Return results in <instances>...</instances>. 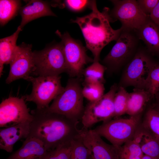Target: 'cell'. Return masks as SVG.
Segmentation results:
<instances>
[{"instance_id": "cell-17", "label": "cell", "mask_w": 159, "mask_h": 159, "mask_svg": "<svg viewBox=\"0 0 159 159\" xmlns=\"http://www.w3.org/2000/svg\"><path fill=\"white\" fill-rule=\"evenodd\" d=\"M47 151L41 141L34 137H28L21 147L6 159H39Z\"/></svg>"}, {"instance_id": "cell-15", "label": "cell", "mask_w": 159, "mask_h": 159, "mask_svg": "<svg viewBox=\"0 0 159 159\" xmlns=\"http://www.w3.org/2000/svg\"><path fill=\"white\" fill-rule=\"evenodd\" d=\"M31 122L22 123L0 130V148L11 153L15 143L29 135Z\"/></svg>"}, {"instance_id": "cell-5", "label": "cell", "mask_w": 159, "mask_h": 159, "mask_svg": "<svg viewBox=\"0 0 159 159\" xmlns=\"http://www.w3.org/2000/svg\"><path fill=\"white\" fill-rule=\"evenodd\" d=\"M33 54L34 67L32 75L57 76L66 72V61L61 42L42 50L33 51Z\"/></svg>"}, {"instance_id": "cell-21", "label": "cell", "mask_w": 159, "mask_h": 159, "mask_svg": "<svg viewBox=\"0 0 159 159\" xmlns=\"http://www.w3.org/2000/svg\"><path fill=\"white\" fill-rule=\"evenodd\" d=\"M21 29L19 26L11 35L0 40V77L2 74L4 64H10L14 57L17 46L16 41Z\"/></svg>"}, {"instance_id": "cell-20", "label": "cell", "mask_w": 159, "mask_h": 159, "mask_svg": "<svg viewBox=\"0 0 159 159\" xmlns=\"http://www.w3.org/2000/svg\"><path fill=\"white\" fill-rule=\"evenodd\" d=\"M136 31L150 51L159 52V28L149 18Z\"/></svg>"}, {"instance_id": "cell-11", "label": "cell", "mask_w": 159, "mask_h": 159, "mask_svg": "<svg viewBox=\"0 0 159 159\" xmlns=\"http://www.w3.org/2000/svg\"><path fill=\"white\" fill-rule=\"evenodd\" d=\"M132 31L122 30L115 44L102 61L107 70L117 71L133 55L137 40Z\"/></svg>"}, {"instance_id": "cell-6", "label": "cell", "mask_w": 159, "mask_h": 159, "mask_svg": "<svg viewBox=\"0 0 159 159\" xmlns=\"http://www.w3.org/2000/svg\"><path fill=\"white\" fill-rule=\"evenodd\" d=\"M59 75L29 77L27 81L32 84V92L22 97L26 101L32 102L37 108L42 109L49 106L54 100L63 90Z\"/></svg>"}, {"instance_id": "cell-35", "label": "cell", "mask_w": 159, "mask_h": 159, "mask_svg": "<svg viewBox=\"0 0 159 159\" xmlns=\"http://www.w3.org/2000/svg\"><path fill=\"white\" fill-rule=\"evenodd\" d=\"M153 107L159 112V104L156 103Z\"/></svg>"}, {"instance_id": "cell-10", "label": "cell", "mask_w": 159, "mask_h": 159, "mask_svg": "<svg viewBox=\"0 0 159 159\" xmlns=\"http://www.w3.org/2000/svg\"><path fill=\"white\" fill-rule=\"evenodd\" d=\"M154 63L144 52L140 51L136 53L125 69L120 86L124 88L133 86L135 88L145 90Z\"/></svg>"}, {"instance_id": "cell-8", "label": "cell", "mask_w": 159, "mask_h": 159, "mask_svg": "<svg viewBox=\"0 0 159 159\" xmlns=\"http://www.w3.org/2000/svg\"><path fill=\"white\" fill-rule=\"evenodd\" d=\"M118 87L116 84H113L101 97L87 105L81 119L83 127L88 129L98 122H107L113 117L114 99Z\"/></svg>"}, {"instance_id": "cell-22", "label": "cell", "mask_w": 159, "mask_h": 159, "mask_svg": "<svg viewBox=\"0 0 159 159\" xmlns=\"http://www.w3.org/2000/svg\"><path fill=\"white\" fill-rule=\"evenodd\" d=\"M140 125L159 141V112L153 107L146 111Z\"/></svg>"}, {"instance_id": "cell-16", "label": "cell", "mask_w": 159, "mask_h": 159, "mask_svg": "<svg viewBox=\"0 0 159 159\" xmlns=\"http://www.w3.org/2000/svg\"><path fill=\"white\" fill-rule=\"evenodd\" d=\"M19 11L21 17L19 26L21 29L28 22L38 18L45 16H56L49 4L41 0L29 1Z\"/></svg>"}, {"instance_id": "cell-1", "label": "cell", "mask_w": 159, "mask_h": 159, "mask_svg": "<svg viewBox=\"0 0 159 159\" xmlns=\"http://www.w3.org/2000/svg\"><path fill=\"white\" fill-rule=\"evenodd\" d=\"M31 113L33 119L28 137L41 141L47 151L71 141L78 134V121L50 112L47 108H36Z\"/></svg>"}, {"instance_id": "cell-24", "label": "cell", "mask_w": 159, "mask_h": 159, "mask_svg": "<svg viewBox=\"0 0 159 159\" xmlns=\"http://www.w3.org/2000/svg\"><path fill=\"white\" fill-rule=\"evenodd\" d=\"M20 1L15 0L0 1V23L6 24L16 14L21 8Z\"/></svg>"}, {"instance_id": "cell-26", "label": "cell", "mask_w": 159, "mask_h": 159, "mask_svg": "<svg viewBox=\"0 0 159 159\" xmlns=\"http://www.w3.org/2000/svg\"><path fill=\"white\" fill-rule=\"evenodd\" d=\"M129 94L124 87H118L114 99L113 117H117L126 113Z\"/></svg>"}, {"instance_id": "cell-33", "label": "cell", "mask_w": 159, "mask_h": 159, "mask_svg": "<svg viewBox=\"0 0 159 159\" xmlns=\"http://www.w3.org/2000/svg\"><path fill=\"white\" fill-rule=\"evenodd\" d=\"M149 19L159 28V1L149 16Z\"/></svg>"}, {"instance_id": "cell-34", "label": "cell", "mask_w": 159, "mask_h": 159, "mask_svg": "<svg viewBox=\"0 0 159 159\" xmlns=\"http://www.w3.org/2000/svg\"><path fill=\"white\" fill-rule=\"evenodd\" d=\"M141 159H154L153 158L146 155H144Z\"/></svg>"}, {"instance_id": "cell-23", "label": "cell", "mask_w": 159, "mask_h": 159, "mask_svg": "<svg viewBox=\"0 0 159 159\" xmlns=\"http://www.w3.org/2000/svg\"><path fill=\"white\" fill-rule=\"evenodd\" d=\"M106 67L100 64L99 61L93 62L90 66L84 69L83 74L85 80L84 84L89 83H103L105 81L104 73Z\"/></svg>"}, {"instance_id": "cell-19", "label": "cell", "mask_w": 159, "mask_h": 159, "mask_svg": "<svg viewBox=\"0 0 159 159\" xmlns=\"http://www.w3.org/2000/svg\"><path fill=\"white\" fill-rule=\"evenodd\" d=\"M152 98L147 90L134 88L129 93L126 113L130 116L142 114Z\"/></svg>"}, {"instance_id": "cell-7", "label": "cell", "mask_w": 159, "mask_h": 159, "mask_svg": "<svg viewBox=\"0 0 159 159\" xmlns=\"http://www.w3.org/2000/svg\"><path fill=\"white\" fill-rule=\"evenodd\" d=\"M56 34L61 39L66 61V73L71 77L80 78L83 74L85 66L94 60L86 53V47L78 40L75 39L67 32L62 34L59 30Z\"/></svg>"}, {"instance_id": "cell-27", "label": "cell", "mask_w": 159, "mask_h": 159, "mask_svg": "<svg viewBox=\"0 0 159 159\" xmlns=\"http://www.w3.org/2000/svg\"><path fill=\"white\" fill-rule=\"evenodd\" d=\"M72 141L47 151L39 159H70L72 148Z\"/></svg>"}, {"instance_id": "cell-3", "label": "cell", "mask_w": 159, "mask_h": 159, "mask_svg": "<svg viewBox=\"0 0 159 159\" xmlns=\"http://www.w3.org/2000/svg\"><path fill=\"white\" fill-rule=\"evenodd\" d=\"M78 78L71 77L62 92L47 108L50 112L71 120L81 119L85 108L82 89Z\"/></svg>"}, {"instance_id": "cell-12", "label": "cell", "mask_w": 159, "mask_h": 159, "mask_svg": "<svg viewBox=\"0 0 159 159\" xmlns=\"http://www.w3.org/2000/svg\"><path fill=\"white\" fill-rule=\"evenodd\" d=\"M22 97H10L0 104V127L6 128L24 122H31L33 116Z\"/></svg>"}, {"instance_id": "cell-14", "label": "cell", "mask_w": 159, "mask_h": 159, "mask_svg": "<svg viewBox=\"0 0 159 159\" xmlns=\"http://www.w3.org/2000/svg\"><path fill=\"white\" fill-rule=\"evenodd\" d=\"M77 137L90 151L95 159H119L118 147L105 143L94 129L83 127Z\"/></svg>"}, {"instance_id": "cell-18", "label": "cell", "mask_w": 159, "mask_h": 159, "mask_svg": "<svg viewBox=\"0 0 159 159\" xmlns=\"http://www.w3.org/2000/svg\"><path fill=\"white\" fill-rule=\"evenodd\" d=\"M133 139L139 145L144 155L159 159V141L142 127L140 123Z\"/></svg>"}, {"instance_id": "cell-32", "label": "cell", "mask_w": 159, "mask_h": 159, "mask_svg": "<svg viewBox=\"0 0 159 159\" xmlns=\"http://www.w3.org/2000/svg\"><path fill=\"white\" fill-rule=\"evenodd\" d=\"M158 0H138L137 1L142 11L149 16L159 2Z\"/></svg>"}, {"instance_id": "cell-36", "label": "cell", "mask_w": 159, "mask_h": 159, "mask_svg": "<svg viewBox=\"0 0 159 159\" xmlns=\"http://www.w3.org/2000/svg\"><path fill=\"white\" fill-rule=\"evenodd\" d=\"M88 159H95L91 154L89 156Z\"/></svg>"}, {"instance_id": "cell-9", "label": "cell", "mask_w": 159, "mask_h": 159, "mask_svg": "<svg viewBox=\"0 0 159 159\" xmlns=\"http://www.w3.org/2000/svg\"><path fill=\"white\" fill-rule=\"evenodd\" d=\"M114 7L109 12L112 22L118 20L122 30L136 31L149 19L135 0H111Z\"/></svg>"}, {"instance_id": "cell-2", "label": "cell", "mask_w": 159, "mask_h": 159, "mask_svg": "<svg viewBox=\"0 0 159 159\" xmlns=\"http://www.w3.org/2000/svg\"><path fill=\"white\" fill-rule=\"evenodd\" d=\"M89 14L77 17L71 20L80 27L84 38L86 47L92 53L93 62L99 61L101 52L110 42L117 40L122 30L121 28L115 30L111 26L112 20L110 16L109 9L104 8L100 12L94 0Z\"/></svg>"}, {"instance_id": "cell-25", "label": "cell", "mask_w": 159, "mask_h": 159, "mask_svg": "<svg viewBox=\"0 0 159 159\" xmlns=\"http://www.w3.org/2000/svg\"><path fill=\"white\" fill-rule=\"evenodd\" d=\"M119 159H141L144 154L133 139L118 147Z\"/></svg>"}, {"instance_id": "cell-37", "label": "cell", "mask_w": 159, "mask_h": 159, "mask_svg": "<svg viewBox=\"0 0 159 159\" xmlns=\"http://www.w3.org/2000/svg\"><path fill=\"white\" fill-rule=\"evenodd\" d=\"M157 103L159 104V97H158V99L157 102Z\"/></svg>"}, {"instance_id": "cell-31", "label": "cell", "mask_w": 159, "mask_h": 159, "mask_svg": "<svg viewBox=\"0 0 159 159\" xmlns=\"http://www.w3.org/2000/svg\"><path fill=\"white\" fill-rule=\"evenodd\" d=\"M94 0H66L64 1L65 5L70 11L78 12L87 8L91 9Z\"/></svg>"}, {"instance_id": "cell-30", "label": "cell", "mask_w": 159, "mask_h": 159, "mask_svg": "<svg viewBox=\"0 0 159 159\" xmlns=\"http://www.w3.org/2000/svg\"><path fill=\"white\" fill-rule=\"evenodd\" d=\"M71 143L70 159H88L91 152L77 136L72 140Z\"/></svg>"}, {"instance_id": "cell-28", "label": "cell", "mask_w": 159, "mask_h": 159, "mask_svg": "<svg viewBox=\"0 0 159 159\" xmlns=\"http://www.w3.org/2000/svg\"><path fill=\"white\" fill-rule=\"evenodd\" d=\"M82 89V93L84 97L89 102L97 100L104 94L105 88L103 83H89L84 84Z\"/></svg>"}, {"instance_id": "cell-4", "label": "cell", "mask_w": 159, "mask_h": 159, "mask_svg": "<svg viewBox=\"0 0 159 159\" xmlns=\"http://www.w3.org/2000/svg\"><path fill=\"white\" fill-rule=\"evenodd\" d=\"M142 114L127 118H116L103 123L94 129L101 137L119 147L133 139L140 123Z\"/></svg>"}, {"instance_id": "cell-13", "label": "cell", "mask_w": 159, "mask_h": 159, "mask_svg": "<svg viewBox=\"0 0 159 159\" xmlns=\"http://www.w3.org/2000/svg\"><path fill=\"white\" fill-rule=\"evenodd\" d=\"M31 44L22 43L17 46L10 63V69L6 80V84L21 79L28 80L32 76L34 67L33 52Z\"/></svg>"}, {"instance_id": "cell-29", "label": "cell", "mask_w": 159, "mask_h": 159, "mask_svg": "<svg viewBox=\"0 0 159 159\" xmlns=\"http://www.w3.org/2000/svg\"><path fill=\"white\" fill-rule=\"evenodd\" d=\"M145 90L150 94L152 98L159 92V64L154 63L150 71Z\"/></svg>"}]
</instances>
